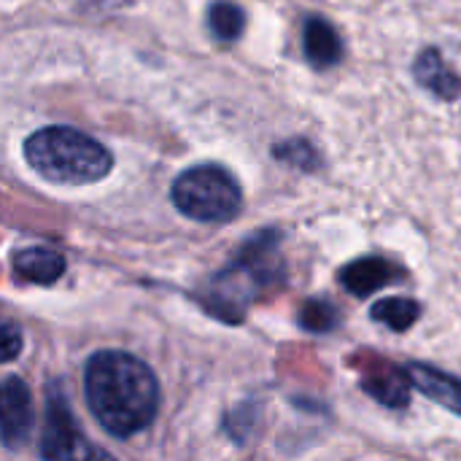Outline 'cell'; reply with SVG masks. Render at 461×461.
<instances>
[{"label":"cell","mask_w":461,"mask_h":461,"mask_svg":"<svg viewBox=\"0 0 461 461\" xmlns=\"http://www.w3.org/2000/svg\"><path fill=\"white\" fill-rule=\"evenodd\" d=\"M86 405L97 424L127 440L157 419L159 381L154 370L127 351H97L84 365Z\"/></svg>","instance_id":"6da1fadb"},{"label":"cell","mask_w":461,"mask_h":461,"mask_svg":"<svg viewBox=\"0 0 461 461\" xmlns=\"http://www.w3.org/2000/svg\"><path fill=\"white\" fill-rule=\"evenodd\" d=\"M281 232L262 230L254 232L235 259L219 270L205 292L200 294L203 308L227 324H240L249 305L262 297V292L273 289L284 278V259H281Z\"/></svg>","instance_id":"7a4b0ae2"},{"label":"cell","mask_w":461,"mask_h":461,"mask_svg":"<svg viewBox=\"0 0 461 461\" xmlns=\"http://www.w3.org/2000/svg\"><path fill=\"white\" fill-rule=\"evenodd\" d=\"M24 159L27 165L51 184H95L105 178L113 167L111 151L73 127H43L24 140Z\"/></svg>","instance_id":"3957f363"},{"label":"cell","mask_w":461,"mask_h":461,"mask_svg":"<svg viewBox=\"0 0 461 461\" xmlns=\"http://www.w3.org/2000/svg\"><path fill=\"white\" fill-rule=\"evenodd\" d=\"M170 200L184 216L194 221L224 224L240 213L243 192L235 176L221 165H197L173 181Z\"/></svg>","instance_id":"277c9868"},{"label":"cell","mask_w":461,"mask_h":461,"mask_svg":"<svg viewBox=\"0 0 461 461\" xmlns=\"http://www.w3.org/2000/svg\"><path fill=\"white\" fill-rule=\"evenodd\" d=\"M41 456L46 461H116L108 451L86 440L59 384H51L46 394Z\"/></svg>","instance_id":"5b68a950"},{"label":"cell","mask_w":461,"mask_h":461,"mask_svg":"<svg viewBox=\"0 0 461 461\" xmlns=\"http://www.w3.org/2000/svg\"><path fill=\"white\" fill-rule=\"evenodd\" d=\"M35 427V405L30 386L11 375L0 381V443L8 451H19L30 443Z\"/></svg>","instance_id":"8992f818"},{"label":"cell","mask_w":461,"mask_h":461,"mask_svg":"<svg viewBox=\"0 0 461 461\" xmlns=\"http://www.w3.org/2000/svg\"><path fill=\"white\" fill-rule=\"evenodd\" d=\"M400 270L384 257H359L340 270V284L354 297H370L397 281Z\"/></svg>","instance_id":"52a82bcc"},{"label":"cell","mask_w":461,"mask_h":461,"mask_svg":"<svg viewBox=\"0 0 461 461\" xmlns=\"http://www.w3.org/2000/svg\"><path fill=\"white\" fill-rule=\"evenodd\" d=\"M408 378L413 384V389H419L421 394H427L432 402L443 405L446 411L461 416V381L454 378L451 373H443L432 365L424 362H411L408 365Z\"/></svg>","instance_id":"ba28073f"},{"label":"cell","mask_w":461,"mask_h":461,"mask_svg":"<svg viewBox=\"0 0 461 461\" xmlns=\"http://www.w3.org/2000/svg\"><path fill=\"white\" fill-rule=\"evenodd\" d=\"M65 257L54 249H43V246H30V249H22L16 257H14V273L27 281V284H41V286H49L54 281H59L65 276Z\"/></svg>","instance_id":"9c48e42d"},{"label":"cell","mask_w":461,"mask_h":461,"mask_svg":"<svg viewBox=\"0 0 461 461\" xmlns=\"http://www.w3.org/2000/svg\"><path fill=\"white\" fill-rule=\"evenodd\" d=\"M362 389L381 405L386 408H405L411 402L413 384L408 378V370H400L394 365L381 362L378 370L367 373L362 381Z\"/></svg>","instance_id":"30bf717a"},{"label":"cell","mask_w":461,"mask_h":461,"mask_svg":"<svg viewBox=\"0 0 461 461\" xmlns=\"http://www.w3.org/2000/svg\"><path fill=\"white\" fill-rule=\"evenodd\" d=\"M303 49H305V57L313 68L324 70V68H332L340 62L343 57V43H340V35L335 32V27L321 19V16H311L305 22V30H303Z\"/></svg>","instance_id":"8fae6325"},{"label":"cell","mask_w":461,"mask_h":461,"mask_svg":"<svg viewBox=\"0 0 461 461\" xmlns=\"http://www.w3.org/2000/svg\"><path fill=\"white\" fill-rule=\"evenodd\" d=\"M416 78H419L421 86H427L429 92H435L443 100L459 97L461 78L446 68L443 57L435 49H427V51L419 54V59H416Z\"/></svg>","instance_id":"7c38bea8"},{"label":"cell","mask_w":461,"mask_h":461,"mask_svg":"<svg viewBox=\"0 0 461 461\" xmlns=\"http://www.w3.org/2000/svg\"><path fill=\"white\" fill-rule=\"evenodd\" d=\"M370 316H373V321L386 324L394 332H405L419 321L421 305L416 300H408V297H386L370 308Z\"/></svg>","instance_id":"4fadbf2b"},{"label":"cell","mask_w":461,"mask_h":461,"mask_svg":"<svg viewBox=\"0 0 461 461\" xmlns=\"http://www.w3.org/2000/svg\"><path fill=\"white\" fill-rule=\"evenodd\" d=\"M340 308L324 297H311L300 305V313H297V324L311 332V335H327V332H335L340 327Z\"/></svg>","instance_id":"5bb4252c"},{"label":"cell","mask_w":461,"mask_h":461,"mask_svg":"<svg viewBox=\"0 0 461 461\" xmlns=\"http://www.w3.org/2000/svg\"><path fill=\"white\" fill-rule=\"evenodd\" d=\"M208 27L213 32V38H219L224 43L238 41L246 27V14H243V8H238L230 0H216L208 8Z\"/></svg>","instance_id":"9a60e30c"},{"label":"cell","mask_w":461,"mask_h":461,"mask_svg":"<svg viewBox=\"0 0 461 461\" xmlns=\"http://www.w3.org/2000/svg\"><path fill=\"white\" fill-rule=\"evenodd\" d=\"M257 424H259V405H257V402H243V405H238V408L224 419V429H227L230 438H232L235 443H240V446L254 435Z\"/></svg>","instance_id":"2e32d148"},{"label":"cell","mask_w":461,"mask_h":461,"mask_svg":"<svg viewBox=\"0 0 461 461\" xmlns=\"http://www.w3.org/2000/svg\"><path fill=\"white\" fill-rule=\"evenodd\" d=\"M276 157L294 165V167H303V170H313L319 167V154L311 143L305 140H292V143H281L276 146Z\"/></svg>","instance_id":"e0dca14e"},{"label":"cell","mask_w":461,"mask_h":461,"mask_svg":"<svg viewBox=\"0 0 461 461\" xmlns=\"http://www.w3.org/2000/svg\"><path fill=\"white\" fill-rule=\"evenodd\" d=\"M22 346H24L22 330H19L14 321H8V319H0V365L19 359V354H22Z\"/></svg>","instance_id":"ac0fdd59"}]
</instances>
